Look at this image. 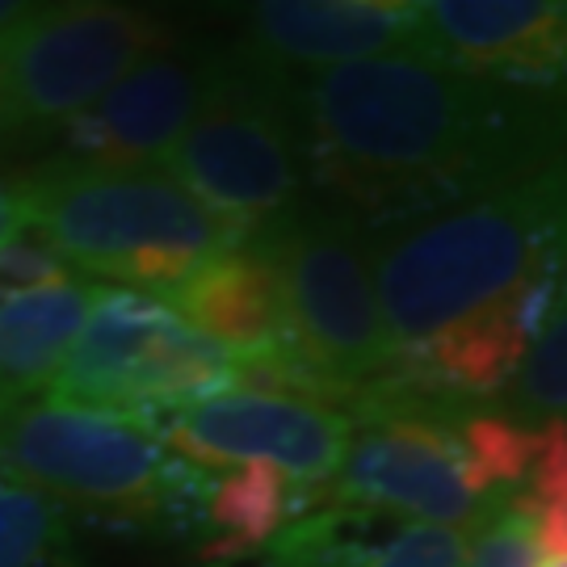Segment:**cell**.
I'll return each instance as SVG.
<instances>
[{
	"instance_id": "obj_1",
	"label": "cell",
	"mask_w": 567,
	"mask_h": 567,
	"mask_svg": "<svg viewBox=\"0 0 567 567\" xmlns=\"http://www.w3.org/2000/svg\"><path fill=\"white\" fill-rule=\"evenodd\" d=\"M307 177L374 236L567 156V97L400 51L299 76Z\"/></svg>"
},
{
	"instance_id": "obj_10",
	"label": "cell",
	"mask_w": 567,
	"mask_h": 567,
	"mask_svg": "<svg viewBox=\"0 0 567 567\" xmlns=\"http://www.w3.org/2000/svg\"><path fill=\"white\" fill-rule=\"evenodd\" d=\"M152 433L177 458L219 475L240 463H269L324 505L341 475L353 421L349 412L274 386H231L215 400L164 416Z\"/></svg>"
},
{
	"instance_id": "obj_12",
	"label": "cell",
	"mask_w": 567,
	"mask_h": 567,
	"mask_svg": "<svg viewBox=\"0 0 567 567\" xmlns=\"http://www.w3.org/2000/svg\"><path fill=\"white\" fill-rule=\"evenodd\" d=\"M102 295V282L42 240H21L0 257V421L51 395Z\"/></svg>"
},
{
	"instance_id": "obj_18",
	"label": "cell",
	"mask_w": 567,
	"mask_h": 567,
	"mask_svg": "<svg viewBox=\"0 0 567 567\" xmlns=\"http://www.w3.org/2000/svg\"><path fill=\"white\" fill-rule=\"evenodd\" d=\"M362 513L337 508V534L328 567H463L471 529L454 526H400L379 543L358 534Z\"/></svg>"
},
{
	"instance_id": "obj_4",
	"label": "cell",
	"mask_w": 567,
	"mask_h": 567,
	"mask_svg": "<svg viewBox=\"0 0 567 567\" xmlns=\"http://www.w3.org/2000/svg\"><path fill=\"white\" fill-rule=\"evenodd\" d=\"M30 231L76 274L122 290L173 295L203 265L240 248L248 236L206 206L168 168L55 161L18 177Z\"/></svg>"
},
{
	"instance_id": "obj_6",
	"label": "cell",
	"mask_w": 567,
	"mask_h": 567,
	"mask_svg": "<svg viewBox=\"0 0 567 567\" xmlns=\"http://www.w3.org/2000/svg\"><path fill=\"white\" fill-rule=\"evenodd\" d=\"M278 269L290 358L328 395L349 404L391 383L395 353L374 278V231L332 203H303L252 236Z\"/></svg>"
},
{
	"instance_id": "obj_24",
	"label": "cell",
	"mask_w": 567,
	"mask_h": 567,
	"mask_svg": "<svg viewBox=\"0 0 567 567\" xmlns=\"http://www.w3.org/2000/svg\"><path fill=\"white\" fill-rule=\"evenodd\" d=\"M39 4H18V0H0V39H9L13 30H21L25 21L34 18Z\"/></svg>"
},
{
	"instance_id": "obj_19",
	"label": "cell",
	"mask_w": 567,
	"mask_h": 567,
	"mask_svg": "<svg viewBox=\"0 0 567 567\" xmlns=\"http://www.w3.org/2000/svg\"><path fill=\"white\" fill-rule=\"evenodd\" d=\"M505 400L508 416L526 425H567V269L550 299L547 320L534 337L526 365Z\"/></svg>"
},
{
	"instance_id": "obj_23",
	"label": "cell",
	"mask_w": 567,
	"mask_h": 567,
	"mask_svg": "<svg viewBox=\"0 0 567 567\" xmlns=\"http://www.w3.org/2000/svg\"><path fill=\"white\" fill-rule=\"evenodd\" d=\"M25 227H30V206L21 198L18 182H0V257L25 240Z\"/></svg>"
},
{
	"instance_id": "obj_22",
	"label": "cell",
	"mask_w": 567,
	"mask_h": 567,
	"mask_svg": "<svg viewBox=\"0 0 567 567\" xmlns=\"http://www.w3.org/2000/svg\"><path fill=\"white\" fill-rule=\"evenodd\" d=\"M332 534H337V508H324V513L303 517L295 529H286L261 559H244V564H198V567H328Z\"/></svg>"
},
{
	"instance_id": "obj_9",
	"label": "cell",
	"mask_w": 567,
	"mask_h": 567,
	"mask_svg": "<svg viewBox=\"0 0 567 567\" xmlns=\"http://www.w3.org/2000/svg\"><path fill=\"white\" fill-rule=\"evenodd\" d=\"M164 42V21L131 4L34 9L9 39L4 135H63Z\"/></svg>"
},
{
	"instance_id": "obj_17",
	"label": "cell",
	"mask_w": 567,
	"mask_h": 567,
	"mask_svg": "<svg viewBox=\"0 0 567 567\" xmlns=\"http://www.w3.org/2000/svg\"><path fill=\"white\" fill-rule=\"evenodd\" d=\"M76 517L39 487L0 471V567H72Z\"/></svg>"
},
{
	"instance_id": "obj_21",
	"label": "cell",
	"mask_w": 567,
	"mask_h": 567,
	"mask_svg": "<svg viewBox=\"0 0 567 567\" xmlns=\"http://www.w3.org/2000/svg\"><path fill=\"white\" fill-rule=\"evenodd\" d=\"M463 567H538V547H534V522L517 496L492 505L471 529Z\"/></svg>"
},
{
	"instance_id": "obj_15",
	"label": "cell",
	"mask_w": 567,
	"mask_h": 567,
	"mask_svg": "<svg viewBox=\"0 0 567 567\" xmlns=\"http://www.w3.org/2000/svg\"><path fill=\"white\" fill-rule=\"evenodd\" d=\"M168 303L240 365L290 358L282 282L257 240H244L219 261L203 265L189 282L168 295Z\"/></svg>"
},
{
	"instance_id": "obj_8",
	"label": "cell",
	"mask_w": 567,
	"mask_h": 567,
	"mask_svg": "<svg viewBox=\"0 0 567 567\" xmlns=\"http://www.w3.org/2000/svg\"><path fill=\"white\" fill-rule=\"evenodd\" d=\"M240 383L244 365L206 341L173 303L105 286L51 386V400L152 429Z\"/></svg>"
},
{
	"instance_id": "obj_14",
	"label": "cell",
	"mask_w": 567,
	"mask_h": 567,
	"mask_svg": "<svg viewBox=\"0 0 567 567\" xmlns=\"http://www.w3.org/2000/svg\"><path fill=\"white\" fill-rule=\"evenodd\" d=\"M240 47L286 76H316L400 51L425 55L421 0H265L244 9Z\"/></svg>"
},
{
	"instance_id": "obj_20",
	"label": "cell",
	"mask_w": 567,
	"mask_h": 567,
	"mask_svg": "<svg viewBox=\"0 0 567 567\" xmlns=\"http://www.w3.org/2000/svg\"><path fill=\"white\" fill-rule=\"evenodd\" d=\"M534 522L538 567H567V425H547V446L517 492Z\"/></svg>"
},
{
	"instance_id": "obj_3",
	"label": "cell",
	"mask_w": 567,
	"mask_h": 567,
	"mask_svg": "<svg viewBox=\"0 0 567 567\" xmlns=\"http://www.w3.org/2000/svg\"><path fill=\"white\" fill-rule=\"evenodd\" d=\"M353 442L328 508L475 529L492 505L529 484L547 425L383 383L349 404Z\"/></svg>"
},
{
	"instance_id": "obj_16",
	"label": "cell",
	"mask_w": 567,
	"mask_h": 567,
	"mask_svg": "<svg viewBox=\"0 0 567 567\" xmlns=\"http://www.w3.org/2000/svg\"><path fill=\"white\" fill-rule=\"evenodd\" d=\"M320 505L286 471L269 463L227 466L210 480L198 529V564H244L295 529Z\"/></svg>"
},
{
	"instance_id": "obj_7",
	"label": "cell",
	"mask_w": 567,
	"mask_h": 567,
	"mask_svg": "<svg viewBox=\"0 0 567 567\" xmlns=\"http://www.w3.org/2000/svg\"><path fill=\"white\" fill-rule=\"evenodd\" d=\"M164 168L248 240L282 224L303 206L307 182L299 76L248 55L240 42L224 47L203 114Z\"/></svg>"
},
{
	"instance_id": "obj_2",
	"label": "cell",
	"mask_w": 567,
	"mask_h": 567,
	"mask_svg": "<svg viewBox=\"0 0 567 567\" xmlns=\"http://www.w3.org/2000/svg\"><path fill=\"white\" fill-rule=\"evenodd\" d=\"M567 269V156L374 236L391 383L484 404L508 395Z\"/></svg>"
},
{
	"instance_id": "obj_5",
	"label": "cell",
	"mask_w": 567,
	"mask_h": 567,
	"mask_svg": "<svg viewBox=\"0 0 567 567\" xmlns=\"http://www.w3.org/2000/svg\"><path fill=\"white\" fill-rule=\"evenodd\" d=\"M0 471L47 492L72 517L161 534H198L215 480L152 429L51 395L0 421Z\"/></svg>"
},
{
	"instance_id": "obj_25",
	"label": "cell",
	"mask_w": 567,
	"mask_h": 567,
	"mask_svg": "<svg viewBox=\"0 0 567 567\" xmlns=\"http://www.w3.org/2000/svg\"><path fill=\"white\" fill-rule=\"evenodd\" d=\"M18 34V30H13ZM9 34V39H13ZM9 39H0V135H4V97H9Z\"/></svg>"
},
{
	"instance_id": "obj_11",
	"label": "cell",
	"mask_w": 567,
	"mask_h": 567,
	"mask_svg": "<svg viewBox=\"0 0 567 567\" xmlns=\"http://www.w3.org/2000/svg\"><path fill=\"white\" fill-rule=\"evenodd\" d=\"M215 68L219 51L164 42L161 51L135 63L102 102L63 131V156L84 164H118V168L168 164L177 143L203 114Z\"/></svg>"
},
{
	"instance_id": "obj_13",
	"label": "cell",
	"mask_w": 567,
	"mask_h": 567,
	"mask_svg": "<svg viewBox=\"0 0 567 567\" xmlns=\"http://www.w3.org/2000/svg\"><path fill=\"white\" fill-rule=\"evenodd\" d=\"M425 55L522 93L567 97V0H421Z\"/></svg>"
}]
</instances>
